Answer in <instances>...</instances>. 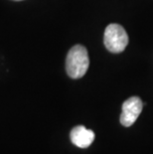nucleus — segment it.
<instances>
[{"instance_id": "obj_4", "label": "nucleus", "mask_w": 153, "mask_h": 154, "mask_svg": "<svg viewBox=\"0 0 153 154\" xmlns=\"http://www.w3.org/2000/svg\"><path fill=\"white\" fill-rule=\"evenodd\" d=\"M94 140L93 130L87 129L83 125L76 126L71 131V141L80 148H87Z\"/></svg>"}, {"instance_id": "obj_2", "label": "nucleus", "mask_w": 153, "mask_h": 154, "mask_svg": "<svg viewBox=\"0 0 153 154\" xmlns=\"http://www.w3.org/2000/svg\"><path fill=\"white\" fill-rule=\"evenodd\" d=\"M128 41L127 33L121 25L112 23L106 28L103 43L106 48L112 53H121L126 48Z\"/></svg>"}, {"instance_id": "obj_5", "label": "nucleus", "mask_w": 153, "mask_h": 154, "mask_svg": "<svg viewBox=\"0 0 153 154\" xmlns=\"http://www.w3.org/2000/svg\"><path fill=\"white\" fill-rule=\"evenodd\" d=\"M14 1H21V0H14Z\"/></svg>"}, {"instance_id": "obj_1", "label": "nucleus", "mask_w": 153, "mask_h": 154, "mask_svg": "<svg viewBox=\"0 0 153 154\" xmlns=\"http://www.w3.org/2000/svg\"><path fill=\"white\" fill-rule=\"evenodd\" d=\"M90 66L87 50L82 45H76L70 49L66 59V71L72 79H81L86 75Z\"/></svg>"}, {"instance_id": "obj_3", "label": "nucleus", "mask_w": 153, "mask_h": 154, "mask_svg": "<svg viewBox=\"0 0 153 154\" xmlns=\"http://www.w3.org/2000/svg\"><path fill=\"white\" fill-rule=\"evenodd\" d=\"M143 103L137 97H132L126 100L122 104V112L120 114V123L123 126L129 127L138 119L142 111Z\"/></svg>"}]
</instances>
